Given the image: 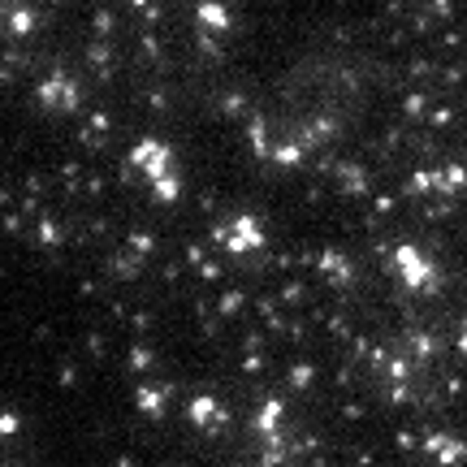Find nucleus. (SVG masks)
<instances>
[{
    "label": "nucleus",
    "instance_id": "f257e3e1",
    "mask_svg": "<svg viewBox=\"0 0 467 467\" xmlns=\"http://www.w3.org/2000/svg\"><path fill=\"white\" fill-rule=\"evenodd\" d=\"M212 415H217V407H212V398H199V402L191 407V420H195V424H208V420H212Z\"/></svg>",
    "mask_w": 467,
    "mask_h": 467
}]
</instances>
